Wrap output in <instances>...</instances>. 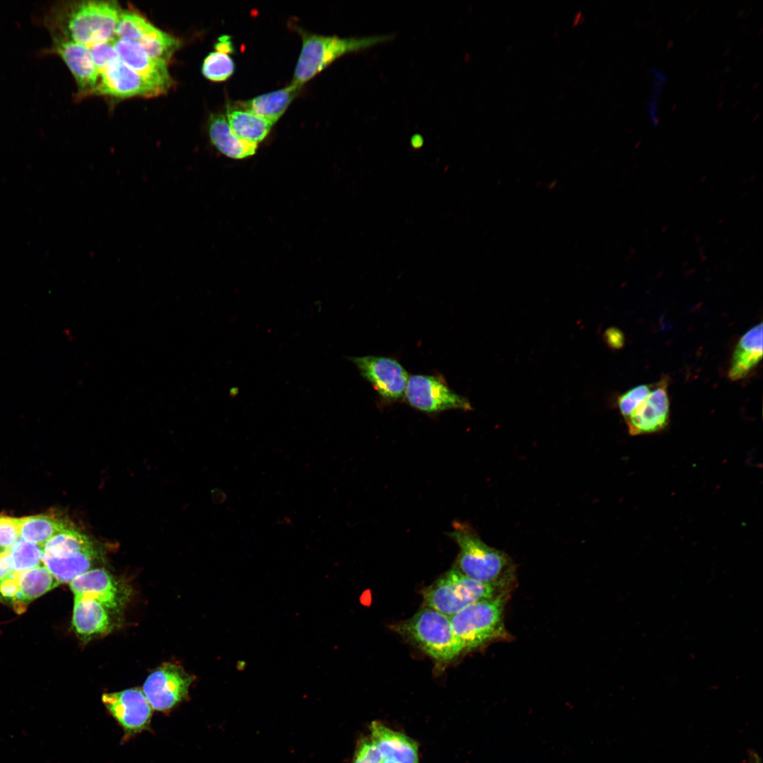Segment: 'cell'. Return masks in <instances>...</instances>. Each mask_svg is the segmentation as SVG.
<instances>
[{
	"label": "cell",
	"mask_w": 763,
	"mask_h": 763,
	"mask_svg": "<svg viewBox=\"0 0 763 763\" xmlns=\"http://www.w3.org/2000/svg\"><path fill=\"white\" fill-rule=\"evenodd\" d=\"M122 11L114 1H80L52 6L44 17L52 37H61L88 47L115 37Z\"/></svg>",
	"instance_id": "6da1fadb"
},
{
	"label": "cell",
	"mask_w": 763,
	"mask_h": 763,
	"mask_svg": "<svg viewBox=\"0 0 763 763\" xmlns=\"http://www.w3.org/2000/svg\"><path fill=\"white\" fill-rule=\"evenodd\" d=\"M449 536L459 547L455 567L478 581L509 590L515 566L504 552L486 544L468 524L455 522Z\"/></svg>",
	"instance_id": "7a4b0ae2"
},
{
	"label": "cell",
	"mask_w": 763,
	"mask_h": 763,
	"mask_svg": "<svg viewBox=\"0 0 763 763\" xmlns=\"http://www.w3.org/2000/svg\"><path fill=\"white\" fill-rule=\"evenodd\" d=\"M392 629L440 665L463 653L449 617L433 609L424 607Z\"/></svg>",
	"instance_id": "3957f363"
},
{
	"label": "cell",
	"mask_w": 763,
	"mask_h": 763,
	"mask_svg": "<svg viewBox=\"0 0 763 763\" xmlns=\"http://www.w3.org/2000/svg\"><path fill=\"white\" fill-rule=\"evenodd\" d=\"M97 544L70 526L54 535L42 546V560L59 583H70L93 569L102 559Z\"/></svg>",
	"instance_id": "277c9868"
},
{
	"label": "cell",
	"mask_w": 763,
	"mask_h": 763,
	"mask_svg": "<svg viewBox=\"0 0 763 763\" xmlns=\"http://www.w3.org/2000/svg\"><path fill=\"white\" fill-rule=\"evenodd\" d=\"M508 593L475 602L449 617L463 653L509 638L504 621Z\"/></svg>",
	"instance_id": "5b68a950"
},
{
	"label": "cell",
	"mask_w": 763,
	"mask_h": 763,
	"mask_svg": "<svg viewBox=\"0 0 763 763\" xmlns=\"http://www.w3.org/2000/svg\"><path fill=\"white\" fill-rule=\"evenodd\" d=\"M302 46L292 83L302 86L307 81L344 54L362 51L394 38L391 35L362 37H339L300 30Z\"/></svg>",
	"instance_id": "8992f818"
},
{
	"label": "cell",
	"mask_w": 763,
	"mask_h": 763,
	"mask_svg": "<svg viewBox=\"0 0 763 763\" xmlns=\"http://www.w3.org/2000/svg\"><path fill=\"white\" fill-rule=\"evenodd\" d=\"M509 590L473 579L455 566L422 591L425 607L449 617L475 602L490 599Z\"/></svg>",
	"instance_id": "52a82bcc"
},
{
	"label": "cell",
	"mask_w": 763,
	"mask_h": 763,
	"mask_svg": "<svg viewBox=\"0 0 763 763\" xmlns=\"http://www.w3.org/2000/svg\"><path fill=\"white\" fill-rule=\"evenodd\" d=\"M404 396L410 406L428 413L449 409H473L469 401L451 390L440 376H411L408 378Z\"/></svg>",
	"instance_id": "ba28073f"
},
{
	"label": "cell",
	"mask_w": 763,
	"mask_h": 763,
	"mask_svg": "<svg viewBox=\"0 0 763 763\" xmlns=\"http://www.w3.org/2000/svg\"><path fill=\"white\" fill-rule=\"evenodd\" d=\"M194 680L181 666L166 663L147 677L142 691L153 709L168 712L187 699Z\"/></svg>",
	"instance_id": "9c48e42d"
},
{
	"label": "cell",
	"mask_w": 763,
	"mask_h": 763,
	"mask_svg": "<svg viewBox=\"0 0 763 763\" xmlns=\"http://www.w3.org/2000/svg\"><path fill=\"white\" fill-rule=\"evenodd\" d=\"M350 360L384 401L394 402L404 396L408 374L396 360L367 355L350 357Z\"/></svg>",
	"instance_id": "30bf717a"
},
{
	"label": "cell",
	"mask_w": 763,
	"mask_h": 763,
	"mask_svg": "<svg viewBox=\"0 0 763 763\" xmlns=\"http://www.w3.org/2000/svg\"><path fill=\"white\" fill-rule=\"evenodd\" d=\"M102 702L122 728L125 739L150 728L152 707L142 690L130 688L103 694Z\"/></svg>",
	"instance_id": "8fae6325"
},
{
	"label": "cell",
	"mask_w": 763,
	"mask_h": 763,
	"mask_svg": "<svg viewBox=\"0 0 763 763\" xmlns=\"http://www.w3.org/2000/svg\"><path fill=\"white\" fill-rule=\"evenodd\" d=\"M69 584L74 596L93 598L112 613H119L128 599L126 588L103 568L91 569Z\"/></svg>",
	"instance_id": "7c38bea8"
},
{
	"label": "cell",
	"mask_w": 763,
	"mask_h": 763,
	"mask_svg": "<svg viewBox=\"0 0 763 763\" xmlns=\"http://www.w3.org/2000/svg\"><path fill=\"white\" fill-rule=\"evenodd\" d=\"M164 93L148 83L120 59L99 72V80L92 94L119 98L153 97Z\"/></svg>",
	"instance_id": "4fadbf2b"
},
{
	"label": "cell",
	"mask_w": 763,
	"mask_h": 763,
	"mask_svg": "<svg viewBox=\"0 0 763 763\" xmlns=\"http://www.w3.org/2000/svg\"><path fill=\"white\" fill-rule=\"evenodd\" d=\"M669 418L668 381L664 379L653 384L646 399L625 420L630 434L641 435L665 429Z\"/></svg>",
	"instance_id": "5bb4252c"
},
{
	"label": "cell",
	"mask_w": 763,
	"mask_h": 763,
	"mask_svg": "<svg viewBox=\"0 0 763 763\" xmlns=\"http://www.w3.org/2000/svg\"><path fill=\"white\" fill-rule=\"evenodd\" d=\"M45 54H56L66 64L76 82L80 96L92 94L98 80L90 48L61 37H52L51 47Z\"/></svg>",
	"instance_id": "9a60e30c"
},
{
	"label": "cell",
	"mask_w": 763,
	"mask_h": 763,
	"mask_svg": "<svg viewBox=\"0 0 763 763\" xmlns=\"http://www.w3.org/2000/svg\"><path fill=\"white\" fill-rule=\"evenodd\" d=\"M114 46L120 59L148 83L165 93L172 85L167 63L152 57L138 44L114 37Z\"/></svg>",
	"instance_id": "2e32d148"
},
{
	"label": "cell",
	"mask_w": 763,
	"mask_h": 763,
	"mask_svg": "<svg viewBox=\"0 0 763 763\" xmlns=\"http://www.w3.org/2000/svg\"><path fill=\"white\" fill-rule=\"evenodd\" d=\"M72 627L84 641L110 632L112 622L109 612L98 601L74 596Z\"/></svg>",
	"instance_id": "e0dca14e"
},
{
	"label": "cell",
	"mask_w": 763,
	"mask_h": 763,
	"mask_svg": "<svg viewBox=\"0 0 763 763\" xmlns=\"http://www.w3.org/2000/svg\"><path fill=\"white\" fill-rule=\"evenodd\" d=\"M369 729L371 740L384 759L397 763H418V747L415 740L379 721H373Z\"/></svg>",
	"instance_id": "ac0fdd59"
},
{
	"label": "cell",
	"mask_w": 763,
	"mask_h": 763,
	"mask_svg": "<svg viewBox=\"0 0 763 763\" xmlns=\"http://www.w3.org/2000/svg\"><path fill=\"white\" fill-rule=\"evenodd\" d=\"M762 357V323L745 333L737 343L731 357L728 377L738 381L746 377Z\"/></svg>",
	"instance_id": "d6986e66"
},
{
	"label": "cell",
	"mask_w": 763,
	"mask_h": 763,
	"mask_svg": "<svg viewBox=\"0 0 763 763\" xmlns=\"http://www.w3.org/2000/svg\"><path fill=\"white\" fill-rule=\"evenodd\" d=\"M208 132L213 145L229 158L242 159L254 155L256 151L257 143L239 137L222 114H211L208 119Z\"/></svg>",
	"instance_id": "ffe728a7"
},
{
	"label": "cell",
	"mask_w": 763,
	"mask_h": 763,
	"mask_svg": "<svg viewBox=\"0 0 763 763\" xmlns=\"http://www.w3.org/2000/svg\"><path fill=\"white\" fill-rule=\"evenodd\" d=\"M301 88L302 86L291 83L284 88L259 95L247 101L237 102L234 105L274 124L298 95Z\"/></svg>",
	"instance_id": "44dd1931"
},
{
	"label": "cell",
	"mask_w": 763,
	"mask_h": 763,
	"mask_svg": "<svg viewBox=\"0 0 763 763\" xmlns=\"http://www.w3.org/2000/svg\"><path fill=\"white\" fill-rule=\"evenodd\" d=\"M226 117L230 126L239 137L256 143L264 139L274 124L234 104L227 106Z\"/></svg>",
	"instance_id": "7402d4cb"
},
{
	"label": "cell",
	"mask_w": 763,
	"mask_h": 763,
	"mask_svg": "<svg viewBox=\"0 0 763 763\" xmlns=\"http://www.w3.org/2000/svg\"><path fill=\"white\" fill-rule=\"evenodd\" d=\"M67 521L50 515H35L21 518L20 537L43 546L57 533L70 527Z\"/></svg>",
	"instance_id": "603a6c76"
},
{
	"label": "cell",
	"mask_w": 763,
	"mask_h": 763,
	"mask_svg": "<svg viewBox=\"0 0 763 763\" xmlns=\"http://www.w3.org/2000/svg\"><path fill=\"white\" fill-rule=\"evenodd\" d=\"M19 593L16 601L29 602L56 587L59 583L45 567H36L18 572Z\"/></svg>",
	"instance_id": "cb8c5ba5"
},
{
	"label": "cell",
	"mask_w": 763,
	"mask_h": 763,
	"mask_svg": "<svg viewBox=\"0 0 763 763\" xmlns=\"http://www.w3.org/2000/svg\"><path fill=\"white\" fill-rule=\"evenodd\" d=\"M143 49L152 57L169 61L179 47V41L148 22L141 33L137 42Z\"/></svg>",
	"instance_id": "d4e9b609"
},
{
	"label": "cell",
	"mask_w": 763,
	"mask_h": 763,
	"mask_svg": "<svg viewBox=\"0 0 763 763\" xmlns=\"http://www.w3.org/2000/svg\"><path fill=\"white\" fill-rule=\"evenodd\" d=\"M9 552L13 570L20 572L39 566L42 560V547L19 537L9 549Z\"/></svg>",
	"instance_id": "484cf974"
},
{
	"label": "cell",
	"mask_w": 763,
	"mask_h": 763,
	"mask_svg": "<svg viewBox=\"0 0 763 763\" xmlns=\"http://www.w3.org/2000/svg\"><path fill=\"white\" fill-rule=\"evenodd\" d=\"M235 71V64L228 54L215 51L204 59L202 73L208 80L220 82L230 78Z\"/></svg>",
	"instance_id": "4316f807"
},
{
	"label": "cell",
	"mask_w": 763,
	"mask_h": 763,
	"mask_svg": "<svg viewBox=\"0 0 763 763\" xmlns=\"http://www.w3.org/2000/svg\"><path fill=\"white\" fill-rule=\"evenodd\" d=\"M653 384L637 385L622 394L617 400V406L624 418L629 416L646 399Z\"/></svg>",
	"instance_id": "83f0119b"
},
{
	"label": "cell",
	"mask_w": 763,
	"mask_h": 763,
	"mask_svg": "<svg viewBox=\"0 0 763 763\" xmlns=\"http://www.w3.org/2000/svg\"><path fill=\"white\" fill-rule=\"evenodd\" d=\"M89 48L98 72L120 59L112 40L97 43Z\"/></svg>",
	"instance_id": "f1b7e54d"
},
{
	"label": "cell",
	"mask_w": 763,
	"mask_h": 763,
	"mask_svg": "<svg viewBox=\"0 0 763 763\" xmlns=\"http://www.w3.org/2000/svg\"><path fill=\"white\" fill-rule=\"evenodd\" d=\"M20 519L0 516V553L8 550L20 537Z\"/></svg>",
	"instance_id": "f546056e"
},
{
	"label": "cell",
	"mask_w": 763,
	"mask_h": 763,
	"mask_svg": "<svg viewBox=\"0 0 763 763\" xmlns=\"http://www.w3.org/2000/svg\"><path fill=\"white\" fill-rule=\"evenodd\" d=\"M383 760L381 752L370 738L360 741L353 763H382Z\"/></svg>",
	"instance_id": "4dcf8cb0"
},
{
	"label": "cell",
	"mask_w": 763,
	"mask_h": 763,
	"mask_svg": "<svg viewBox=\"0 0 763 763\" xmlns=\"http://www.w3.org/2000/svg\"><path fill=\"white\" fill-rule=\"evenodd\" d=\"M19 593L18 572H13L0 581V598L16 601Z\"/></svg>",
	"instance_id": "1f68e13d"
},
{
	"label": "cell",
	"mask_w": 763,
	"mask_h": 763,
	"mask_svg": "<svg viewBox=\"0 0 763 763\" xmlns=\"http://www.w3.org/2000/svg\"><path fill=\"white\" fill-rule=\"evenodd\" d=\"M604 339L606 344L613 350H618L623 347L625 341L622 331L615 327H610L605 330Z\"/></svg>",
	"instance_id": "d6a6232c"
},
{
	"label": "cell",
	"mask_w": 763,
	"mask_h": 763,
	"mask_svg": "<svg viewBox=\"0 0 763 763\" xmlns=\"http://www.w3.org/2000/svg\"><path fill=\"white\" fill-rule=\"evenodd\" d=\"M13 570L9 550L0 553V581L7 577Z\"/></svg>",
	"instance_id": "836d02e7"
},
{
	"label": "cell",
	"mask_w": 763,
	"mask_h": 763,
	"mask_svg": "<svg viewBox=\"0 0 763 763\" xmlns=\"http://www.w3.org/2000/svg\"><path fill=\"white\" fill-rule=\"evenodd\" d=\"M216 51L225 52L227 54L233 51L232 42L227 36H223L220 38L218 43L215 45Z\"/></svg>",
	"instance_id": "e575fe53"
},
{
	"label": "cell",
	"mask_w": 763,
	"mask_h": 763,
	"mask_svg": "<svg viewBox=\"0 0 763 763\" xmlns=\"http://www.w3.org/2000/svg\"><path fill=\"white\" fill-rule=\"evenodd\" d=\"M246 663L244 661H238L237 663V668L239 670H242L244 668Z\"/></svg>",
	"instance_id": "d590c367"
},
{
	"label": "cell",
	"mask_w": 763,
	"mask_h": 763,
	"mask_svg": "<svg viewBox=\"0 0 763 763\" xmlns=\"http://www.w3.org/2000/svg\"><path fill=\"white\" fill-rule=\"evenodd\" d=\"M382 763H397V762L391 761V760L385 759V760H383L382 762Z\"/></svg>",
	"instance_id": "8d00e7d4"
},
{
	"label": "cell",
	"mask_w": 763,
	"mask_h": 763,
	"mask_svg": "<svg viewBox=\"0 0 763 763\" xmlns=\"http://www.w3.org/2000/svg\"><path fill=\"white\" fill-rule=\"evenodd\" d=\"M753 763H760L759 759V758L757 757H755V760H754Z\"/></svg>",
	"instance_id": "74e56055"
}]
</instances>
